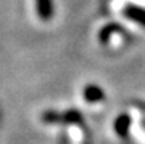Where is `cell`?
I'll return each mask as SVG.
<instances>
[{
	"label": "cell",
	"mask_w": 145,
	"mask_h": 144,
	"mask_svg": "<svg viewBox=\"0 0 145 144\" xmlns=\"http://www.w3.org/2000/svg\"><path fill=\"white\" fill-rule=\"evenodd\" d=\"M37 13L42 21H48L53 15L52 0H37Z\"/></svg>",
	"instance_id": "6da1fadb"
},
{
	"label": "cell",
	"mask_w": 145,
	"mask_h": 144,
	"mask_svg": "<svg viewBox=\"0 0 145 144\" xmlns=\"http://www.w3.org/2000/svg\"><path fill=\"white\" fill-rule=\"evenodd\" d=\"M126 15L129 16L131 19L139 22L141 25H145V11L142 9H135V7H129L126 11Z\"/></svg>",
	"instance_id": "7a4b0ae2"
},
{
	"label": "cell",
	"mask_w": 145,
	"mask_h": 144,
	"mask_svg": "<svg viewBox=\"0 0 145 144\" xmlns=\"http://www.w3.org/2000/svg\"><path fill=\"white\" fill-rule=\"evenodd\" d=\"M85 97H87L88 101H98L101 97H103V91H101L98 87H87L85 90Z\"/></svg>",
	"instance_id": "3957f363"
}]
</instances>
